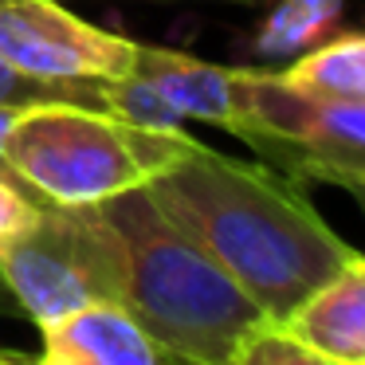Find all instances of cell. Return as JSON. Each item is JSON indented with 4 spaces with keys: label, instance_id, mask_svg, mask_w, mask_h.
<instances>
[{
    "label": "cell",
    "instance_id": "1",
    "mask_svg": "<svg viewBox=\"0 0 365 365\" xmlns=\"http://www.w3.org/2000/svg\"><path fill=\"white\" fill-rule=\"evenodd\" d=\"M161 212L185 228L267 318H287L357 255L267 161H240L192 138L145 181Z\"/></svg>",
    "mask_w": 365,
    "mask_h": 365
},
{
    "label": "cell",
    "instance_id": "2",
    "mask_svg": "<svg viewBox=\"0 0 365 365\" xmlns=\"http://www.w3.org/2000/svg\"><path fill=\"white\" fill-rule=\"evenodd\" d=\"M98 208L118 236V302L153 338L161 357L192 365H236L247 334L267 322L244 287L161 212L145 185L118 192Z\"/></svg>",
    "mask_w": 365,
    "mask_h": 365
},
{
    "label": "cell",
    "instance_id": "3",
    "mask_svg": "<svg viewBox=\"0 0 365 365\" xmlns=\"http://www.w3.org/2000/svg\"><path fill=\"white\" fill-rule=\"evenodd\" d=\"M192 134L142 130L98 106L32 103L20 106L4 142L16 181L51 205H103L118 192L142 189L165 169Z\"/></svg>",
    "mask_w": 365,
    "mask_h": 365
},
{
    "label": "cell",
    "instance_id": "4",
    "mask_svg": "<svg viewBox=\"0 0 365 365\" xmlns=\"http://www.w3.org/2000/svg\"><path fill=\"white\" fill-rule=\"evenodd\" d=\"M0 283L36 326L95 299L118 302V236L98 205L43 200L40 220L9 247H0Z\"/></svg>",
    "mask_w": 365,
    "mask_h": 365
},
{
    "label": "cell",
    "instance_id": "5",
    "mask_svg": "<svg viewBox=\"0 0 365 365\" xmlns=\"http://www.w3.org/2000/svg\"><path fill=\"white\" fill-rule=\"evenodd\" d=\"M236 138L294 185H365V98H307L275 71H244Z\"/></svg>",
    "mask_w": 365,
    "mask_h": 365
},
{
    "label": "cell",
    "instance_id": "6",
    "mask_svg": "<svg viewBox=\"0 0 365 365\" xmlns=\"http://www.w3.org/2000/svg\"><path fill=\"white\" fill-rule=\"evenodd\" d=\"M138 40L75 16L63 0H0V59L40 83H103L134 71Z\"/></svg>",
    "mask_w": 365,
    "mask_h": 365
},
{
    "label": "cell",
    "instance_id": "7",
    "mask_svg": "<svg viewBox=\"0 0 365 365\" xmlns=\"http://www.w3.org/2000/svg\"><path fill=\"white\" fill-rule=\"evenodd\" d=\"M40 330V361L43 365H161V349L153 338L138 326L122 302L95 299Z\"/></svg>",
    "mask_w": 365,
    "mask_h": 365
},
{
    "label": "cell",
    "instance_id": "8",
    "mask_svg": "<svg viewBox=\"0 0 365 365\" xmlns=\"http://www.w3.org/2000/svg\"><path fill=\"white\" fill-rule=\"evenodd\" d=\"M134 75H142L181 114V122H205L228 134L240 130V67H220L173 48L138 43Z\"/></svg>",
    "mask_w": 365,
    "mask_h": 365
},
{
    "label": "cell",
    "instance_id": "9",
    "mask_svg": "<svg viewBox=\"0 0 365 365\" xmlns=\"http://www.w3.org/2000/svg\"><path fill=\"white\" fill-rule=\"evenodd\" d=\"M322 365H365V255L357 252L283 318Z\"/></svg>",
    "mask_w": 365,
    "mask_h": 365
},
{
    "label": "cell",
    "instance_id": "10",
    "mask_svg": "<svg viewBox=\"0 0 365 365\" xmlns=\"http://www.w3.org/2000/svg\"><path fill=\"white\" fill-rule=\"evenodd\" d=\"M279 83L307 98L357 103L365 98V32H346L299 56L291 67L275 71Z\"/></svg>",
    "mask_w": 365,
    "mask_h": 365
},
{
    "label": "cell",
    "instance_id": "11",
    "mask_svg": "<svg viewBox=\"0 0 365 365\" xmlns=\"http://www.w3.org/2000/svg\"><path fill=\"white\" fill-rule=\"evenodd\" d=\"M98 106L114 118L130 122L142 130H181V114L142 79V75H122V79H103L98 83Z\"/></svg>",
    "mask_w": 365,
    "mask_h": 365
},
{
    "label": "cell",
    "instance_id": "12",
    "mask_svg": "<svg viewBox=\"0 0 365 365\" xmlns=\"http://www.w3.org/2000/svg\"><path fill=\"white\" fill-rule=\"evenodd\" d=\"M236 365H322V361L283 318H267L255 334H247V341L236 354Z\"/></svg>",
    "mask_w": 365,
    "mask_h": 365
},
{
    "label": "cell",
    "instance_id": "13",
    "mask_svg": "<svg viewBox=\"0 0 365 365\" xmlns=\"http://www.w3.org/2000/svg\"><path fill=\"white\" fill-rule=\"evenodd\" d=\"M0 103L12 106H32V103H83L98 106V83H40L20 75L0 59ZM103 110V106H98Z\"/></svg>",
    "mask_w": 365,
    "mask_h": 365
},
{
    "label": "cell",
    "instance_id": "14",
    "mask_svg": "<svg viewBox=\"0 0 365 365\" xmlns=\"http://www.w3.org/2000/svg\"><path fill=\"white\" fill-rule=\"evenodd\" d=\"M40 208L43 200L24 181H16V173H0V247L24 236L40 220Z\"/></svg>",
    "mask_w": 365,
    "mask_h": 365
},
{
    "label": "cell",
    "instance_id": "15",
    "mask_svg": "<svg viewBox=\"0 0 365 365\" xmlns=\"http://www.w3.org/2000/svg\"><path fill=\"white\" fill-rule=\"evenodd\" d=\"M16 114H20V106L0 103V173H12L9 158H4V142H9V130H12V122H16Z\"/></svg>",
    "mask_w": 365,
    "mask_h": 365
},
{
    "label": "cell",
    "instance_id": "16",
    "mask_svg": "<svg viewBox=\"0 0 365 365\" xmlns=\"http://www.w3.org/2000/svg\"><path fill=\"white\" fill-rule=\"evenodd\" d=\"M346 192L354 197V205L361 208V216H365V185H361V181H357V185H346Z\"/></svg>",
    "mask_w": 365,
    "mask_h": 365
},
{
    "label": "cell",
    "instance_id": "17",
    "mask_svg": "<svg viewBox=\"0 0 365 365\" xmlns=\"http://www.w3.org/2000/svg\"><path fill=\"white\" fill-rule=\"evenodd\" d=\"M0 361H28V354H20V349H4V346H0Z\"/></svg>",
    "mask_w": 365,
    "mask_h": 365
},
{
    "label": "cell",
    "instance_id": "18",
    "mask_svg": "<svg viewBox=\"0 0 365 365\" xmlns=\"http://www.w3.org/2000/svg\"><path fill=\"white\" fill-rule=\"evenodd\" d=\"M216 4H263V0H216Z\"/></svg>",
    "mask_w": 365,
    "mask_h": 365
}]
</instances>
